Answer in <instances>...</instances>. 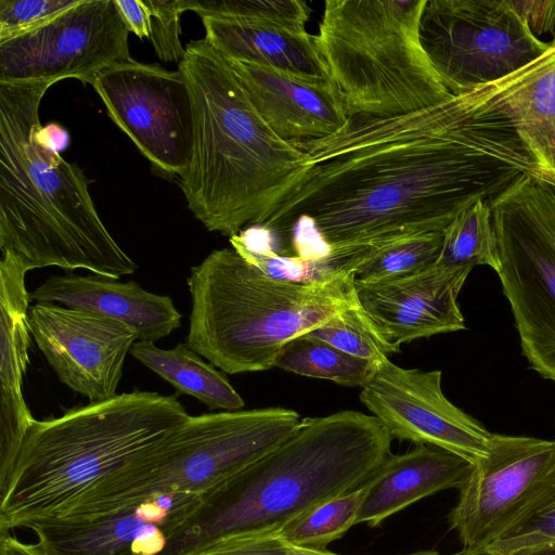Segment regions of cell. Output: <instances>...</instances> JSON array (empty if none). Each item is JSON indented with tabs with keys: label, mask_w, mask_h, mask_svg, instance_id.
<instances>
[{
	"label": "cell",
	"mask_w": 555,
	"mask_h": 555,
	"mask_svg": "<svg viewBox=\"0 0 555 555\" xmlns=\"http://www.w3.org/2000/svg\"><path fill=\"white\" fill-rule=\"evenodd\" d=\"M436 264L447 268L488 266L499 271L498 241L487 201L466 208L444 230Z\"/></svg>",
	"instance_id": "obj_28"
},
{
	"label": "cell",
	"mask_w": 555,
	"mask_h": 555,
	"mask_svg": "<svg viewBox=\"0 0 555 555\" xmlns=\"http://www.w3.org/2000/svg\"><path fill=\"white\" fill-rule=\"evenodd\" d=\"M150 10V37L154 51L163 62L180 63L185 48L180 41V20L188 11L186 0H145Z\"/></svg>",
	"instance_id": "obj_33"
},
{
	"label": "cell",
	"mask_w": 555,
	"mask_h": 555,
	"mask_svg": "<svg viewBox=\"0 0 555 555\" xmlns=\"http://www.w3.org/2000/svg\"><path fill=\"white\" fill-rule=\"evenodd\" d=\"M473 268L436 263L414 275L376 283L354 281L357 298L393 345L466 328L457 296Z\"/></svg>",
	"instance_id": "obj_17"
},
{
	"label": "cell",
	"mask_w": 555,
	"mask_h": 555,
	"mask_svg": "<svg viewBox=\"0 0 555 555\" xmlns=\"http://www.w3.org/2000/svg\"><path fill=\"white\" fill-rule=\"evenodd\" d=\"M555 465V440L492 434L449 514L466 555H478L515 519Z\"/></svg>",
	"instance_id": "obj_13"
},
{
	"label": "cell",
	"mask_w": 555,
	"mask_h": 555,
	"mask_svg": "<svg viewBox=\"0 0 555 555\" xmlns=\"http://www.w3.org/2000/svg\"><path fill=\"white\" fill-rule=\"evenodd\" d=\"M391 440L372 414L339 411L302 418L278 447L204 495L163 555L278 537L319 505L363 486L391 455Z\"/></svg>",
	"instance_id": "obj_2"
},
{
	"label": "cell",
	"mask_w": 555,
	"mask_h": 555,
	"mask_svg": "<svg viewBox=\"0 0 555 555\" xmlns=\"http://www.w3.org/2000/svg\"><path fill=\"white\" fill-rule=\"evenodd\" d=\"M554 542L555 465L515 519L480 554L509 555L521 548Z\"/></svg>",
	"instance_id": "obj_29"
},
{
	"label": "cell",
	"mask_w": 555,
	"mask_h": 555,
	"mask_svg": "<svg viewBox=\"0 0 555 555\" xmlns=\"http://www.w3.org/2000/svg\"><path fill=\"white\" fill-rule=\"evenodd\" d=\"M188 11L201 17L269 24L306 30L310 9L300 0H186Z\"/></svg>",
	"instance_id": "obj_32"
},
{
	"label": "cell",
	"mask_w": 555,
	"mask_h": 555,
	"mask_svg": "<svg viewBox=\"0 0 555 555\" xmlns=\"http://www.w3.org/2000/svg\"><path fill=\"white\" fill-rule=\"evenodd\" d=\"M307 334L377 366L400 352V347L383 335L359 301Z\"/></svg>",
	"instance_id": "obj_30"
},
{
	"label": "cell",
	"mask_w": 555,
	"mask_h": 555,
	"mask_svg": "<svg viewBox=\"0 0 555 555\" xmlns=\"http://www.w3.org/2000/svg\"><path fill=\"white\" fill-rule=\"evenodd\" d=\"M274 367L307 377L332 380L344 386L362 388L373 378L379 366L350 356L306 333L292 339L282 348Z\"/></svg>",
	"instance_id": "obj_26"
},
{
	"label": "cell",
	"mask_w": 555,
	"mask_h": 555,
	"mask_svg": "<svg viewBox=\"0 0 555 555\" xmlns=\"http://www.w3.org/2000/svg\"><path fill=\"white\" fill-rule=\"evenodd\" d=\"M193 101L190 164L180 176L189 209L211 232L231 237L261 224L309 169L305 151L260 115L228 59L204 38L178 64Z\"/></svg>",
	"instance_id": "obj_3"
},
{
	"label": "cell",
	"mask_w": 555,
	"mask_h": 555,
	"mask_svg": "<svg viewBox=\"0 0 555 555\" xmlns=\"http://www.w3.org/2000/svg\"><path fill=\"white\" fill-rule=\"evenodd\" d=\"M289 548L280 537H267L216 542L192 555H287Z\"/></svg>",
	"instance_id": "obj_35"
},
{
	"label": "cell",
	"mask_w": 555,
	"mask_h": 555,
	"mask_svg": "<svg viewBox=\"0 0 555 555\" xmlns=\"http://www.w3.org/2000/svg\"><path fill=\"white\" fill-rule=\"evenodd\" d=\"M130 354L179 392L196 398L210 410L237 411L245 404L229 379L202 360L186 341L162 349L153 341L137 340Z\"/></svg>",
	"instance_id": "obj_24"
},
{
	"label": "cell",
	"mask_w": 555,
	"mask_h": 555,
	"mask_svg": "<svg viewBox=\"0 0 555 555\" xmlns=\"http://www.w3.org/2000/svg\"><path fill=\"white\" fill-rule=\"evenodd\" d=\"M295 143L309 169L261 224L280 235L308 216L332 249L443 232L521 176L541 178L511 119L474 90L405 115H353Z\"/></svg>",
	"instance_id": "obj_1"
},
{
	"label": "cell",
	"mask_w": 555,
	"mask_h": 555,
	"mask_svg": "<svg viewBox=\"0 0 555 555\" xmlns=\"http://www.w3.org/2000/svg\"><path fill=\"white\" fill-rule=\"evenodd\" d=\"M509 555H555V542L521 548Z\"/></svg>",
	"instance_id": "obj_41"
},
{
	"label": "cell",
	"mask_w": 555,
	"mask_h": 555,
	"mask_svg": "<svg viewBox=\"0 0 555 555\" xmlns=\"http://www.w3.org/2000/svg\"><path fill=\"white\" fill-rule=\"evenodd\" d=\"M423 49L454 96L502 79L548 49L511 0H426Z\"/></svg>",
	"instance_id": "obj_10"
},
{
	"label": "cell",
	"mask_w": 555,
	"mask_h": 555,
	"mask_svg": "<svg viewBox=\"0 0 555 555\" xmlns=\"http://www.w3.org/2000/svg\"><path fill=\"white\" fill-rule=\"evenodd\" d=\"M129 30L114 0H79L42 24L0 41V83H91L132 61Z\"/></svg>",
	"instance_id": "obj_11"
},
{
	"label": "cell",
	"mask_w": 555,
	"mask_h": 555,
	"mask_svg": "<svg viewBox=\"0 0 555 555\" xmlns=\"http://www.w3.org/2000/svg\"><path fill=\"white\" fill-rule=\"evenodd\" d=\"M302 418L263 408L189 416L163 440L96 487L72 511L89 517L167 491L206 495L288 438Z\"/></svg>",
	"instance_id": "obj_8"
},
{
	"label": "cell",
	"mask_w": 555,
	"mask_h": 555,
	"mask_svg": "<svg viewBox=\"0 0 555 555\" xmlns=\"http://www.w3.org/2000/svg\"><path fill=\"white\" fill-rule=\"evenodd\" d=\"M229 62L254 106L286 141L323 139L340 131L349 120L343 95L333 82H312L263 66Z\"/></svg>",
	"instance_id": "obj_18"
},
{
	"label": "cell",
	"mask_w": 555,
	"mask_h": 555,
	"mask_svg": "<svg viewBox=\"0 0 555 555\" xmlns=\"http://www.w3.org/2000/svg\"><path fill=\"white\" fill-rule=\"evenodd\" d=\"M515 10L526 20L532 34L555 35V0H511Z\"/></svg>",
	"instance_id": "obj_36"
},
{
	"label": "cell",
	"mask_w": 555,
	"mask_h": 555,
	"mask_svg": "<svg viewBox=\"0 0 555 555\" xmlns=\"http://www.w3.org/2000/svg\"><path fill=\"white\" fill-rule=\"evenodd\" d=\"M354 273L313 284L266 275L232 247L191 268L188 345L228 374L274 366L292 339L356 305Z\"/></svg>",
	"instance_id": "obj_6"
},
{
	"label": "cell",
	"mask_w": 555,
	"mask_h": 555,
	"mask_svg": "<svg viewBox=\"0 0 555 555\" xmlns=\"http://www.w3.org/2000/svg\"><path fill=\"white\" fill-rule=\"evenodd\" d=\"M456 555H465L462 551L460 553H457Z\"/></svg>",
	"instance_id": "obj_44"
},
{
	"label": "cell",
	"mask_w": 555,
	"mask_h": 555,
	"mask_svg": "<svg viewBox=\"0 0 555 555\" xmlns=\"http://www.w3.org/2000/svg\"><path fill=\"white\" fill-rule=\"evenodd\" d=\"M204 39L225 59L312 82H333L315 36L269 24L201 17Z\"/></svg>",
	"instance_id": "obj_22"
},
{
	"label": "cell",
	"mask_w": 555,
	"mask_h": 555,
	"mask_svg": "<svg viewBox=\"0 0 555 555\" xmlns=\"http://www.w3.org/2000/svg\"><path fill=\"white\" fill-rule=\"evenodd\" d=\"M92 87L109 118L159 170L182 176L190 164L194 113L180 69L134 60L102 72Z\"/></svg>",
	"instance_id": "obj_12"
},
{
	"label": "cell",
	"mask_w": 555,
	"mask_h": 555,
	"mask_svg": "<svg viewBox=\"0 0 555 555\" xmlns=\"http://www.w3.org/2000/svg\"><path fill=\"white\" fill-rule=\"evenodd\" d=\"M51 83H0V250L27 269H83L120 279L135 262L114 240L89 192L92 180L40 139Z\"/></svg>",
	"instance_id": "obj_4"
},
{
	"label": "cell",
	"mask_w": 555,
	"mask_h": 555,
	"mask_svg": "<svg viewBox=\"0 0 555 555\" xmlns=\"http://www.w3.org/2000/svg\"><path fill=\"white\" fill-rule=\"evenodd\" d=\"M189 416L176 395L133 390L35 420L0 489V532L65 516Z\"/></svg>",
	"instance_id": "obj_5"
},
{
	"label": "cell",
	"mask_w": 555,
	"mask_h": 555,
	"mask_svg": "<svg viewBox=\"0 0 555 555\" xmlns=\"http://www.w3.org/2000/svg\"><path fill=\"white\" fill-rule=\"evenodd\" d=\"M474 467L463 456L433 446L390 455L363 485L354 525L378 527L386 518L437 492L460 489Z\"/></svg>",
	"instance_id": "obj_21"
},
{
	"label": "cell",
	"mask_w": 555,
	"mask_h": 555,
	"mask_svg": "<svg viewBox=\"0 0 555 555\" xmlns=\"http://www.w3.org/2000/svg\"><path fill=\"white\" fill-rule=\"evenodd\" d=\"M439 370L404 369L389 359L361 388L360 400L391 438L433 446L473 463L488 452L491 433L443 393Z\"/></svg>",
	"instance_id": "obj_14"
},
{
	"label": "cell",
	"mask_w": 555,
	"mask_h": 555,
	"mask_svg": "<svg viewBox=\"0 0 555 555\" xmlns=\"http://www.w3.org/2000/svg\"><path fill=\"white\" fill-rule=\"evenodd\" d=\"M287 555H339L333 552L317 548H305V547H295L291 546Z\"/></svg>",
	"instance_id": "obj_42"
},
{
	"label": "cell",
	"mask_w": 555,
	"mask_h": 555,
	"mask_svg": "<svg viewBox=\"0 0 555 555\" xmlns=\"http://www.w3.org/2000/svg\"><path fill=\"white\" fill-rule=\"evenodd\" d=\"M29 270L16 257L1 254L0 260V489L11 475L26 431L36 420L23 397L28 364Z\"/></svg>",
	"instance_id": "obj_19"
},
{
	"label": "cell",
	"mask_w": 555,
	"mask_h": 555,
	"mask_svg": "<svg viewBox=\"0 0 555 555\" xmlns=\"http://www.w3.org/2000/svg\"><path fill=\"white\" fill-rule=\"evenodd\" d=\"M488 204L521 352L555 383V186L524 175Z\"/></svg>",
	"instance_id": "obj_9"
},
{
	"label": "cell",
	"mask_w": 555,
	"mask_h": 555,
	"mask_svg": "<svg viewBox=\"0 0 555 555\" xmlns=\"http://www.w3.org/2000/svg\"><path fill=\"white\" fill-rule=\"evenodd\" d=\"M426 0H326L315 36L349 116L387 118L452 99L420 37Z\"/></svg>",
	"instance_id": "obj_7"
},
{
	"label": "cell",
	"mask_w": 555,
	"mask_h": 555,
	"mask_svg": "<svg viewBox=\"0 0 555 555\" xmlns=\"http://www.w3.org/2000/svg\"><path fill=\"white\" fill-rule=\"evenodd\" d=\"M406 555H444V554H441L434 550H428V551H420V552H415V553H411V554H406ZM453 555H456V554H453Z\"/></svg>",
	"instance_id": "obj_43"
},
{
	"label": "cell",
	"mask_w": 555,
	"mask_h": 555,
	"mask_svg": "<svg viewBox=\"0 0 555 555\" xmlns=\"http://www.w3.org/2000/svg\"><path fill=\"white\" fill-rule=\"evenodd\" d=\"M41 141L56 153L65 151L70 142L68 131L56 122L42 126L39 130Z\"/></svg>",
	"instance_id": "obj_39"
},
{
	"label": "cell",
	"mask_w": 555,
	"mask_h": 555,
	"mask_svg": "<svg viewBox=\"0 0 555 555\" xmlns=\"http://www.w3.org/2000/svg\"><path fill=\"white\" fill-rule=\"evenodd\" d=\"M129 33L139 38L150 37V10L145 0H114Z\"/></svg>",
	"instance_id": "obj_37"
},
{
	"label": "cell",
	"mask_w": 555,
	"mask_h": 555,
	"mask_svg": "<svg viewBox=\"0 0 555 555\" xmlns=\"http://www.w3.org/2000/svg\"><path fill=\"white\" fill-rule=\"evenodd\" d=\"M0 555H61L42 541L23 543L9 532H0Z\"/></svg>",
	"instance_id": "obj_38"
},
{
	"label": "cell",
	"mask_w": 555,
	"mask_h": 555,
	"mask_svg": "<svg viewBox=\"0 0 555 555\" xmlns=\"http://www.w3.org/2000/svg\"><path fill=\"white\" fill-rule=\"evenodd\" d=\"M202 502L193 493L158 492L113 512L49 518L26 528L61 555H163Z\"/></svg>",
	"instance_id": "obj_16"
},
{
	"label": "cell",
	"mask_w": 555,
	"mask_h": 555,
	"mask_svg": "<svg viewBox=\"0 0 555 555\" xmlns=\"http://www.w3.org/2000/svg\"><path fill=\"white\" fill-rule=\"evenodd\" d=\"M232 248L248 263L273 279L313 284L330 281L341 274L354 273L367 255L371 244L333 249L319 260L280 255L273 248L274 236L263 224L248 225L230 237Z\"/></svg>",
	"instance_id": "obj_25"
},
{
	"label": "cell",
	"mask_w": 555,
	"mask_h": 555,
	"mask_svg": "<svg viewBox=\"0 0 555 555\" xmlns=\"http://www.w3.org/2000/svg\"><path fill=\"white\" fill-rule=\"evenodd\" d=\"M79 0H0V41L27 31Z\"/></svg>",
	"instance_id": "obj_34"
},
{
	"label": "cell",
	"mask_w": 555,
	"mask_h": 555,
	"mask_svg": "<svg viewBox=\"0 0 555 555\" xmlns=\"http://www.w3.org/2000/svg\"><path fill=\"white\" fill-rule=\"evenodd\" d=\"M364 491L361 486L319 505L278 537L291 546L324 550L354 525Z\"/></svg>",
	"instance_id": "obj_31"
},
{
	"label": "cell",
	"mask_w": 555,
	"mask_h": 555,
	"mask_svg": "<svg viewBox=\"0 0 555 555\" xmlns=\"http://www.w3.org/2000/svg\"><path fill=\"white\" fill-rule=\"evenodd\" d=\"M28 327L62 384L89 402L117 396L125 359L139 340L133 330L96 313L51 302L29 306Z\"/></svg>",
	"instance_id": "obj_15"
},
{
	"label": "cell",
	"mask_w": 555,
	"mask_h": 555,
	"mask_svg": "<svg viewBox=\"0 0 555 555\" xmlns=\"http://www.w3.org/2000/svg\"><path fill=\"white\" fill-rule=\"evenodd\" d=\"M543 180L555 186V131L552 139L550 152L542 170Z\"/></svg>",
	"instance_id": "obj_40"
},
{
	"label": "cell",
	"mask_w": 555,
	"mask_h": 555,
	"mask_svg": "<svg viewBox=\"0 0 555 555\" xmlns=\"http://www.w3.org/2000/svg\"><path fill=\"white\" fill-rule=\"evenodd\" d=\"M36 302L59 304L120 322L139 340L156 341L181 326L172 299L142 288L134 281L92 275H52L29 293Z\"/></svg>",
	"instance_id": "obj_20"
},
{
	"label": "cell",
	"mask_w": 555,
	"mask_h": 555,
	"mask_svg": "<svg viewBox=\"0 0 555 555\" xmlns=\"http://www.w3.org/2000/svg\"><path fill=\"white\" fill-rule=\"evenodd\" d=\"M443 232L388 237L371 243L354 271L356 282L376 283L401 279L433 267L441 253Z\"/></svg>",
	"instance_id": "obj_27"
},
{
	"label": "cell",
	"mask_w": 555,
	"mask_h": 555,
	"mask_svg": "<svg viewBox=\"0 0 555 555\" xmlns=\"http://www.w3.org/2000/svg\"><path fill=\"white\" fill-rule=\"evenodd\" d=\"M548 44L543 54L526 66L474 89L511 119L542 179L555 131V39Z\"/></svg>",
	"instance_id": "obj_23"
}]
</instances>
